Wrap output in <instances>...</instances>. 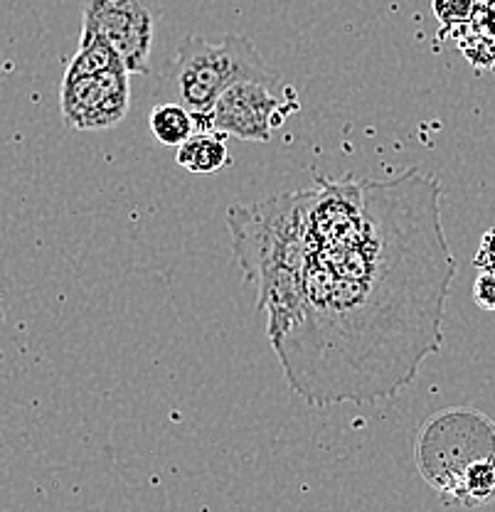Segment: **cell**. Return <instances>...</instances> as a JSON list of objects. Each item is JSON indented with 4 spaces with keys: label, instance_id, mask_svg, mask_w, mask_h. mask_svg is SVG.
Instances as JSON below:
<instances>
[{
    "label": "cell",
    "instance_id": "1",
    "mask_svg": "<svg viewBox=\"0 0 495 512\" xmlns=\"http://www.w3.org/2000/svg\"><path fill=\"white\" fill-rule=\"evenodd\" d=\"M306 220L301 320L276 357L313 407L372 404L409 387L444 343L456 259L434 175L318 180Z\"/></svg>",
    "mask_w": 495,
    "mask_h": 512
},
{
    "label": "cell",
    "instance_id": "2",
    "mask_svg": "<svg viewBox=\"0 0 495 512\" xmlns=\"http://www.w3.org/2000/svg\"><path fill=\"white\" fill-rule=\"evenodd\" d=\"M313 192H279L232 205L227 212L234 259L249 284L257 286V311L266 316L271 348L296 328L303 313L306 220Z\"/></svg>",
    "mask_w": 495,
    "mask_h": 512
},
{
    "label": "cell",
    "instance_id": "3",
    "mask_svg": "<svg viewBox=\"0 0 495 512\" xmlns=\"http://www.w3.org/2000/svg\"><path fill=\"white\" fill-rule=\"evenodd\" d=\"M244 79L281 82L284 77L264 62L249 37L230 32L220 42H210L202 35H190L165 64L153 104H178L188 109L195 121H202L215 109L217 99Z\"/></svg>",
    "mask_w": 495,
    "mask_h": 512
},
{
    "label": "cell",
    "instance_id": "4",
    "mask_svg": "<svg viewBox=\"0 0 495 512\" xmlns=\"http://www.w3.org/2000/svg\"><path fill=\"white\" fill-rule=\"evenodd\" d=\"M414 461L436 493L459 503L495 468V421L473 407L441 409L419 429Z\"/></svg>",
    "mask_w": 495,
    "mask_h": 512
},
{
    "label": "cell",
    "instance_id": "5",
    "mask_svg": "<svg viewBox=\"0 0 495 512\" xmlns=\"http://www.w3.org/2000/svg\"><path fill=\"white\" fill-rule=\"evenodd\" d=\"M301 111V99L294 84L244 79L232 84L217 99L207 119L198 121V131H217L239 141L266 143L271 133Z\"/></svg>",
    "mask_w": 495,
    "mask_h": 512
},
{
    "label": "cell",
    "instance_id": "6",
    "mask_svg": "<svg viewBox=\"0 0 495 512\" xmlns=\"http://www.w3.org/2000/svg\"><path fill=\"white\" fill-rule=\"evenodd\" d=\"M79 37H99L129 74H146L156 40V10L151 0H84Z\"/></svg>",
    "mask_w": 495,
    "mask_h": 512
},
{
    "label": "cell",
    "instance_id": "7",
    "mask_svg": "<svg viewBox=\"0 0 495 512\" xmlns=\"http://www.w3.org/2000/svg\"><path fill=\"white\" fill-rule=\"evenodd\" d=\"M62 119L77 131H106L126 119L131 106V74L126 69L62 82Z\"/></svg>",
    "mask_w": 495,
    "mask_h": 512
},
{
    "label": "cell",
    "instance_id": "8",
    "mask_svg": "<svg viewBox=\"0 0 495 512\" xmlns=\"http://www.w3.org/2000/svg\"><path fill=\"white\" fill-rule=\"evenodd\" d=\"M180 168L190 170L195 175H212L217 170L232 165L227 136L217 131H195L175 153Z\"/></svg>",
    "mask_w": 495,
    "mask_h": 512
},
{
    "label": "cell",
    "instance_id": "9",
    "mask_svg": "<svg viewBox=\"0 0 495 512\" xmlns=\"http://www.w3.org/2000/svg\"><path fill=\"white\" fill-rule=\"evenodd\" d=\"M114 69H126L124 62L119 60L114 50L106 45L99 37H79V50L67 64L65 79L62 82H72V79L94 77V74L114 72ZM129 72V69H126Z\"/></svg>",
    "mask_w": 495,
    "mask_h": 512
},
{
    "label": "cell",
    "instance_id": "10",
    "mask_svg": "<svg viewBox=\"0 0 495 512\" xmlns=\"http://www.w3.org/2000/svg\"><path fill=\"white\" fill-rule=\"evenodd\" d=\"M148 128L161 146H183L195 131L198 121L188 109L178 104H153L148 114Z\"/></svg>",
    "mask_w": 495,
    "mask_h": 512
},
{
    "label": "cell",
    "instance_id": "11",
    "mask_svg": "<svg viewBox=\"0 0 495 512\" xmlns=\"http://www.w3.org/2000/svg\"><path fill=\"white\" fill-rule=\"evenodd\" d=\"M476 0H434V15L444 25H466L476 13Z\"/></svg>",
    "mask_w": 495,
    "mask_h": 512
},
{
    "label": "cell",
    "instance_id": "12",
    "mask_svg": "<svg viewBox=\"0 0 495 512\" xmlns=\"http://www.w3.org/2000/svg\"><path fill=\"white\" fill-rule=\"evenodd\" d=\"M473 301L483 311L495 313V274L491 271H478L476 281H473Z\"/></svg>",
    "mask_w": 495,
    "mask_h": 512
},
{
    "label": "cell",
    "instance_id": "13",
    "mask_svg": "<svg viewBox=\"0 0 495 512\" xmlns=\"http://www.w3.org/2000/svg\"><path fill=\"white\" fill-rule=\"evenodd\" d=\"M473 264L478 266V271H491V274H495V227L483 234Z\"/></svg>",
    "mask_w": 495,
    "mask_h": 512
},
{
    "label": "cell",
    "instance_id": "14",
    "mask_svg": "<svg viewBox=\"0 0 495 512\" xmlns=\"http://www.w3.org/2000/svg\"><path fill=\"white\" fill-rule=\"evenodd\" d=\"M0 325H3V308H0Z\"/></svg>",
    "mask_w": 495,
    "mask_h": 512
},
{
    "label": "cell",
    "instance_id": "15",
    "mask_svg": "<svg viewBox=\"0 0 495 512\" xmlns=\"http://www.w3.org/2000/svg\"><path fill=\"white\" fill-rule=\"evenodd\" d=\"M0 357H3V352H0Z\"/></svg>",
    "mask_w": 495,
    "mask_h": 512
}]
</instances>
